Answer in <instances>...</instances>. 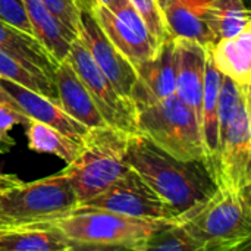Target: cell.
Segmentation results:
<instances>
[{
    "label": "cell",
    "instance_id": "cell-1",
    "mask_svg": "<svg viewBox=\"0 0 251 251\" xmlns=\"http://www.w3.org/2000/svg\"><path fill=\"white\" fill-rule=\"evenodd\" d=\"M126 162L172 210L176 222L218 188L204 160H179L140 134L128 137Z\"/></svg>",
    "mask_w": 251,
    "mask_h": 251
},
{
    "label": "cell",
    "instance_id": "cell-2",
    "mask_svg": "<svg viewBox=\"0 0 251 251\" xmlns=\"http://www.w3.org/2000/svg\"><path fill=\"white\" fill-rule=\"evenodd\" d=\"M74 247L141 250L166 222L143 221L109 210L76 206L69 213L47 221Z\"/></svg>",
    "mask_w": 251,
    "mask_h": 251
},
{
    "label": "cell",
    "instance_id": "cell-3",
    "mask_svg": "<svg viewBox=\"0 0 251 251\" xmlns=\"http://www.w3.org/2000/svg\"><path fill=\"white\" fill-rule=\"evenodd\" d=\"M128 137L129 134L107 125L87 131L79 154L62 169L78 206L106 191L131 169L126 162Z\"/></svg>",
    "mask_w": 251,
    "mask_h": 251
},
{
    "label": "cell",
    "instance_id": "cell-4",
    "mask_svg": "<svg viewBox=\"0 0 251 251\" xmlns=\"http://www.w3.org/2000/svg\"><path fill=\"white\" fill-rule=\"evenodd\" d=\"M134 106L137 134L179 160H206L197 118L175 94Z\"/></svg>",
    "mask_w": 251,
    "mask_h": 251
},
{
    "label": "cell",
    "instance_id": "cell-5",
    "mask_svg": "<svg viewBox=\"0 0 251 251\" xmlns=\"http://www.w3.org/2000/svg\"><path fill=\"white\" fill-rule=\"evenodd\" d=\"M251 190L218 185L216 191L178 224L200 244L238 246L250 243Z\"/></svg>",
    "mask_w": 251,
    "mask_h": 251
},
{
    "label": "cell",
    "instance_id": "cell-6",
    "mask_svg": "<svg viewBox=\"0 0 251 251\" xmlns=\"http://www.w3.org/2000/svg\"><path fill=\"white\" fill-rule=\"evenodd\" d=\"M78 206L76 196L60 171L54 175L0 188V225L16 226L53 221Z\"/></svg>",
    "mask_w": 251,
    "mask_h": 251
},
{
    "label": "cell",
    "instance_id": "cell-7",
    "mask_svg": "<svg viewBox=\"0 0 251 251\" xmlns=\"http://www.w3.org/2000/svg\"><path fill=\"white\" fill-rule=\"evenodd\" d=\"M66 60L82 81L106 125L129 135L137 134L134 103L113 88L79 38L71 44Z\"/></svg>",
    "mask_w": 251,
    "mask_h": 251
},
{
    "label": "cell",
    "instance_id": "cell-8",
    "mask_svg": "<svg viewBox=\"0 0 251 251\" xmlns=\"http://www.w3.org/2000/svg\"><path fill=\"white\" fill-rule=\"evenodd\" d=\"M215 179L222 187L251 190L250 93L241 100L232 122L219 141Z\"/></svg>",
    "mask_w": 251,
    "mask_h": 251
},
{
    "label": "cell",
    "instance_id": "cell-9",
    "mask_svg": "<svg viewBox=\"0 0 251 251\" xmlns=\"http://www.w3.org/2000/svg\"><path fill=\"white\" fill-rule=\"evenodd\" d=\"M93 13L106 37L134 68L151 59L157 51L160 41L150 32L129 0L122 1L112 10L94 1Z\"/></svg>",
    "mask_w": 251,
    "mask_h": 251
},
{
    "label": "cell",
    "instance_id": "cell-10",
    "mask_svg": "<svg viewBox=\"0 0 251 251\" xmlns=\"http://www.w3.org/2000/svg\"><path fill=\"white\" fill-rule=\"evenodd\" d=\"M84 206L143 221L176 224V218L172 210L132 169H129L106 191L84 203Z\"/></svg>",
    "mask_w": 251,
    "mask_h": 251
},
{
    "label": "cell",
    "instance_id": "cell-11",
    "mask_svg": "<svg viewBox=\"0 0 251 251\" xmlns=\"http://www.w3.org/2000/svg\"><path fill=\"white\" fill-rule=\"evenodd\" d=\"M94 1L96 0H78V38L113 88L122 97L131 100V93L137 82V71L99 26L93 13Z\"/></svg>",
    "mask_w": 251,
    "mask_h": 251
},
{
    "label": "cell",
    "instance_id": "cell-12",
    "mask_svg": "<svg viewBox=\"0 0 251 251\" xmlns=\"http://www.w3.org/2000/svg\"><path fill=\"white\" fill-rule=\"evenodd\" d=\"M207 51L197 41L175 38V96L194 112L200 131Z\"/></svg>",
    "mask_w": 251,
    "mask_h": 251
},
{
    "label": "cell",
    "instance_id": "cell-13",
    "mask_svg": "<svg viewBox=\"0 0 251 251\" xmlns=\"http://www.w3.org/2000/svg\"><path fill=\"white\" fill-rule=\"evenodd\" d=\"M137 82L131 101L146 103L168 99L175 94V37H166L154 56L135 66Z\"/></svg>",
    "mask_w": 251,
    "mask_h": 251
},
{
    "label": "cell",
    "instance_id": "cell-14",
    "mask_svg": "<svg viewBox=\"0 0 251 251\" xmlns=\"http://www.w3.org/2000/svg\"><path fill=\"white\" fill-rule=\"evenodd\" d=\"M0 85L12 97V100L19 106L21 112L26 118H29L31 121L46 124L60 131L63 135L69 137L71 140L81 144L88 128L76 122L74 118H71L60 107L59 103L7 79L0 78Z\"/></svg>",
    "mask_w": 251,
    "mask_h": 251
},
{
    "label": "cell",
    "instance_id": "cell-15",
    "mask_svg": "<svg viewBox=\"0 0 251 251\" xmlns=\"http://www.w3.org/2000/svg\"><path fill=\"white\" fill-rule=\"evenodd\" d=\"M54 84L59 104L71 118L88 129L106 126V122L97 110L87 88L66 59L56 68Z\"/></svg>",
    "mask_w": 251,
    "mask_h": 251
},
{
    "label": "cell",
    "instance_id": "cell-16",
    "mask_svg": "<svg viewBox=\"0 0 251 251\" xmlns=\"http://www.w3.org/2000/svg\"><path fill=\"white\" fill-rule=\"evenodd\" d=\"M210 0H171L163 9L169 34L175 38H187L204 47L216 44L207 22V6Z\"/></svg>",
    "mask_w": 251,
    "mask_h": 251
},
{
    "label": "cell",
    "instance_id": "cell-17",
    "mask_svg": "<svg viewBox=\"0 0 251 251\" xmlns=\"http://www.w3.org/2000/svg\"><path fill=\"white\" fill-rule=\"evenodd\" d=\"M216 69L243 88L251 85V24L240 34L209 47Z\"/></svg>",
    "mask_w": 251,
    "mask_h": 251
},
{
    "label": "cell",
    "instance_id": "cell-18",
    "mask_svg": "<svg viewBox=\"0 0 251 251\" xmlns=\"http://www.w3.org/2000/svg\"><path fill=\"white\" fill-rule=\"evenodd\" d=\"M28 21L32 28L34 38L49 51L57 62H63L69 53L71 44L78 38L66 28L43 3L41 0H22Z\"/></svg>",
    "mask_w": 251,
    "mask_h": 251
},
{
    "label": "cell",
    "instance_id": "cell-19",
    "mask_svg": "<svg viewBox=\"0 0 251 251\" xmlns=\"http://www.w3.org/2000/svg\"><path fill=\"white\" fill-rule=\"evenodd\" d=\"M74 249L76 247L46 222L0 228V251H69Z\"/></svg>",
    "mask_w": 251,
    "mask_h": 251
},
{
    "label": "cell",
    "instance_id": "cell-20",
    "mask_svg": "<svg viewBox=\"0 0 251 251\" xmlns=\"http://www.w3.org/2000/svg\"><path fill=\"white\" fill-rule=\"evenodd\" d=\"M0 50L29 68L40 69L54 81L57 62L29 34L0 21Z\"/></svg>",
    "mask_w": 251,
    "mask_h": 251
},
{
    "label": "cell",
    "instance_id": "cell-21",
    "mask_svg": "<svg viewBox=\"0 0 251 251\" xmlns=\"http://www.w3.org/2000/svg\"><path fill=\"white\" fill-rule=\"evenodd\" d=\"M207 22L218 43L222 38L240 34L250 25V10L244 0H210L207 6Z\"/></svg>",
    "mask_w": 251,
    "mask_h": 251
},
{
    "label": "cell",
    "instance_id": "cell-22",
    "mask_svg": "<svg viewBox=\"0 0 251 251\" xmlns=\"http://www.w3.org/2000/svg\"><path fill=\"white\" fill-rule=\"evenodd\" d=\"M28 149L35 153L53 154L62 159L66 165L72 163L81 151V144L63 135L60 131L37 122L29 121L26 125Z\"/></svg>",
    "mask_w": 251,
    "mask_h": 251
},
{
    "label": "cell",
    "instance_id": "cell-23",
    "mask_svg": "<svg viewBox=\"0 0 251 251\" xmlns=\"http://www.w3.org/2000/svg\"><path fill=\"white\" fill-rule=\"evenodd\" d=\"M250 243L238 246H204L196 241L178 222L168 224L159 229L149 243L138 251H243Z\"/></svg>",
    "mask_w": 251,
    "mask_h": 251
},
{
    "label": "cell",
    "instance_id": "cell-24",
    "mask_svg": "<svg viewBox=\"0 0 251 251\" xmlns=\"http://www.w3.org/2000/svg\"><path fill=\"white\" fill-rule=\"evenodd\" d=\"M0 78L12 81L18 85H22L31 91H35L59 103L56 84L50 76H47L40 69L24 65L22 62L13 59L12 56L6 54L1 50H0Z\"/></svg>",
    "mask_w": 251,
    "mask_h": 251
},
{
    "label": "cell",
    "instance_id": "cell-25",
    "mask_svg": "<svg viewBox=\"0 0 251 251\" xmlns=\"http://www.w3.org/2000/svg\"><path fill=\"white\" fill-rule=\"evenodd\" d=\"M250 93V88H243L237 85L232 79L222 75L221 90H219V101H218V137L219 141L225 135L229 124L232 122L241 100L246 94ZM219 147V146H218Z\"/></svg>",
    "mask_w": 251,
    "mask_h": 251
},
{
    "label": "cell",
    "instance_id": "cell-26",
    "mask_svg": "<svg viewBox=\"0 0 251 251\" xmlns=\"http://www.w3.org/2000/svg\"><path fill=\"white\" fill-rule=\"evenodd\" d=\"M132 7L138 12V15L146 22L150 32L162 43L166 37H169V29L165 22V16L162 9L159 7L156 0H129Z\"/></svg>",
    "mask_w": 251,
    "mask_h": 251
},
{
    "label": "cell",
    "instance_id": "cell-27",
    "mask_svg": "<svg viewBox=\"0 0 251 251\" xmlns=\"http://www.w3.org/2000/svg\"><path fill=\"white\" fill-rule=\"evenodd\" d=\"M41 3L74 34L78 35V0H41Z\"/></svg>",
    "mask_w": 251,
    "mask_h": 251
},
{
    "label": "cell",
    "instance_id": "cell-28",
    "mask_svg": "<svg viewBox=\"0 0 251 251\" xmlns=\"http://www.w3.org/2000/svg\"><path fill=\"white\" fill-rule=\"evenodd\" d=\"M0 21L32 35V28L22 0H0Z\"/></svg>",
    "mask_w": 251,
    "mask_h": 251
},
{
    "label": "cell",
    "instance_id": "cell-29",
    "mask_svg": "<svg viewBox=\"0 0 251 251\" xmlns=\"http://www.w3.org/2000/svg\"><path fill=\"white\" fill-rule=\"evenodd\" d=\"M29 121L31 119L19 110L0 103V143L12 149L15 146V140L9 135V131L15 125H28Z\"/></svg>",
    "mask_w": 251,
    "mask_h": 251
},
{
    "label": "cell",
    "instance_id": "cell-30",
    "mask_svg": "<svg viewBox=\"0 0 251 251\" xmlns=\"http://www.w3.org/2000/svg\"><path fill=\"white\" fill-rule=\"evenodd\" d=\"M22 179H19L16 175L13 174H1L0 172V188H6V187H12L19 184Z\"/></svg>",
    "mask_w": 251,
    "mask_h": 251
},
{
    "label": "cell",
    "instance_id": "cell-31",
    "mask_svg": "<svg viewBox=\"0 0 251 251\" xmlns=\"http://www.w3.org/2000/svg\"><path fill=\"white\" fill-rule=\"evenodd\" d=\"M0 103L1 104H6V106H10V107H13V109H16V110H19L21 112V109H19V106L12 100V97L1 88V85H0ZM22 113V112H21Z\"/></svg>",
    "mask_w": 251,
    "mask_h": 251
},
{
    "label": "cell",
    "instance_id": "cell-32",
    "mask_svg": "<svg viewBox=\"0 0 251 251\" xmlns=\"http://www.w3.org/2000/svg\"><path fill=\"white\" fill-rule=\"evenodd\" d=\"M99 4H101V6H104V7H107L109 10H112V9H115L116 6H119L122 1H125V0H96Z\"/></svg>",
    "mask_w": 251,
    "mask_h": 251
},
{
    "label": "cell",
    "instance_id": "cell-33",
    "mask_svg": "<svg viewBox=\"0 0 251 251\" xmlns=\"http://www.w3.org/2000/svg\"><path fill=\"white\" fill-rule=\"evenodd\" d=\"M157 1V4H159V7L162 9V12H163V9L171 3V0H156Z\"/></svg>",
    "mask_w": 251,
    "mask_h": 251
},
{
    "label": "cell",
    "instance_id": "cell-34",
    "mask_svg": "<svg viewBox=\"0 0 251 251\" xmlns=\"http://www.w3.org/2000/svg\"><path fill=\"white\" fill-rule=\"evenodd\" d=\"M9 150H10V147H7L6 144L0 143V153H7Z\"/></svg>",
    "mask_w": 251,
    "mask_h": 251
},
{
    "label": "cell",
    "instance_id": "cell-35",
    "mask_svg": "<svg viewBox=\"0 0 251 251\" xmlns=\"http://www.w3.org/2000/svg\"><path fill=\"white\" fill-rule=\"evenodd\" d=\"M82 251V250H81ZM85 251H106V250H101V249H97V250H85Z\"/></svg>",
    "mask_w": 251,
    "mask_h": 251
},
{
    "label": "cell",
    "instance_id": "cell-36",
    "mask_svg": "<svg viewBox=\"0 0 251 251\" xmlns=\"http://www.w3.org/2000/svg\"><path fill=\"white\" fill-rule=\"evenodd\" d=\"M69 251H81L79 249H74V250H69Z\"/></svg>",
    "mask_w": 251,
    "mask_h": 251
},
{
    "label": "cell",
    "instance_id": "cell-37",
    "mask_svg": "<svg viewBox=\"0 0 251 251\" xmlns=\"http://www.w3.org/2000/svg\"><path fill=\"white\" fill-rule=\"evenodd\" d=\"M249 250H250V249H246V250H243V251H249Z\"/></svg>",
    "mask_w": 251,
    "mask_h": 251
},
{
    "label": "cell",
    "instance_id": "cell-38",
    "mask_svg": "<svg viewBox=\"0 0 251 251\" xmlns=\"http://www.w3.org/2000/svg\"><path fill=\"white\" fill-rule=\"evenodd\" d=\"M0 228H1V225H0Z\"/></svg>",
    "mask_w": 251,
    "mask_h": 251
}]
</instances>
